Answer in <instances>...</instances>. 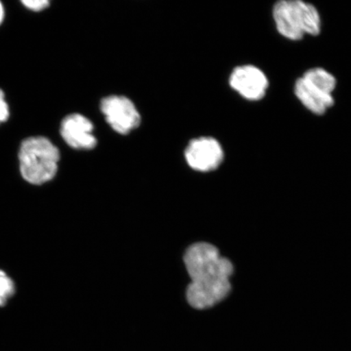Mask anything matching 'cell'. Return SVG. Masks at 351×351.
Here are the masks:
<instances>
[{
	"label": "cell",
	"instance_id": "obj_2",
	"mask_svg": "<svg viewBox=\"0 0 351 351\" xmlns=\"http://www.w3.org/2000/svg\"><path fill=\"white\" fill-rule=\"evenodd\" d=\"M19 158L22 177L26 182L38 186L55 178L60 154L51 140L35 136L21 143Z\"/></svg>",
	"mask_w": 351,
	"mask_h": 351
},
{
	"label": "cell",
	"instance_id": "obj_7",
	"mask_svg": "<svg viewBox=\"0 0 351 351\" xmlns=\"http://www.w3.org/2000/svg\"><path fill=\"white\" fill-rule=\"evenodd\" d=\"M230 85L241 97L254 102L265 98L269 82L261 69L245 64L234 69L230 77Z\"/></svg>",
	"mask_w": 351,
	"mask_h": 351
},
{
	"label": "cell",
	"instance_id": "obj_1",
	"mask_svg": "<svg viewBox=\"0 0 351 351\" xmlns=\"http://www.w3.org/2000/svg\"><path fill=\"white\" fill-rule=\"evenodd\" d=\"M184 261L191 279L186 292L191 306L207 309L229 295L234 267L219 254L216 247L206 243L193 245L187 250Z\"/></svg>",
	"mask_w": 351,
	"mask_h": 351
},
{
	"label": "cell",
	"instance_id": "obj_9",
	"mask_svg": "<svg viewBox=\"0 0 351 351\" xmlns=\"http://www.w3.org/2000/svg\"><path fill=\"white\" fill-rule=\"evenodd\" d=\"M15 292V285L5 273L0 271V306L6 304L8 298Z\"/></svg>",
	"mask_w": 351,
	"mask_h": 351
},
{
	"label": "cell",
	"instance_id": "obj_5",
	"mask_svg": "<svg viewBox=\"0 0 351 351\" xmlns=\"http://www.w3.org/2000/svg\"><path fill=\"white\" fill-rule=\"evenodd\" d=\"M100 110L111 128L126 135L141 125V115L132 101L122 95H110L101 100Z\"/></svg>",
	"mask_w": 351,
	"mask_h": 351
},
{
	"label": "cell",
	"instance_id": "obj_8",
	"mask_svg": "<svg viewBox=\"0 0 351 351\" xmlns=\"http://www.w3.org/2000/svg\"><path fill=\"white\" fill-rule=\"evenodd\" d=\"M93 132V123L79 113L66 116L60 128L64 141L76 150H92L97 146V139Z\"/></svg>",
	"mask_w": 351,
	"mask_h": 351
},
{
	"label": "cell",
	"instance_id": "obj_12",
	"mask_svg": "<svg viewBox=\"0 0 351 351\" xmlns=\"http://www.w3.org/2000/svg\"><path fill=\"white\" fill-rule=\"evenodd\" d=\"M4 19V8L1 2H0V25Z\"/></svg>",
	"mask_w": 351,
	"mask_h": 351
},
{
	"label": "cell",
	"instance_id": "obj_4",
	"mask_svg": "<svg viewBox=\"0 0 351 351\" xmlns=\"http://www.w3.org/2000/svg\"><path fill=\"white\" fill-rule=\"evenodd\" d=\"M337 80L332 73L322 68H313L298 77L293 92L300 102L309 112L322 116L333 104V91Z\"/></svg>",
	"mask_w": 351,
	"mask_h": 351
},
{
	"label": "cell",
	"instance_id": "obj_3",
	"mask_svg": "<svg viewBox=\"0 0 351 351\" xmlns=\"http://www.w3.org/2000/svg\"><path fill=\"white\" fill-rule=\"evenodd\" d=\"M273 16L276 30L289 40H301L306 34L317 36L322 32L317 8L301 0H280L274 4Z\"/></svg>",
	"mask_w": 351,
	"mask_h": 351
},
{
	"label": "cell",
	"instance_id": "obj_10",
	"mask_svg": "<svg viewBox=\"0 0 351 351\" xmlns=\"http://www.w3.org/2000/svg\"><path fill=\"white\" fill-rule=\"evenodd\" d=\"M21 3L27 10L35 12L45 10L50 5V2L48 0H23Z\"/></svg>",
	"mask_w": 351,
	"mask_h": 351
},
{
	"label": "cell",
	"instance_id": "obj_6",
	"mask_svg": "<svg viewBox=\"0 0 351 351\" xmlns=\"http://www.w3.org/2000/svg\"><path fill=\"white\" fill-rule=\"evenodd\" d=\"M185 158L189 166L199 172H210L219 168L223 160L221 145L212 137L193 139L188 144Z\"/></svg>",
	"mask_w": 351,
	"mask_h": 351
},
{
	"label": "cell",
	"instance_id": "obj_11",
	"mask_svg": "<svg viewBox=\"0 0 351 351\" xmlns=\"http://www.w3.org/2000/svg\"><path fill=\"white\" fill-rule=\"evenodd\" d=\"M10 108L5 101V95L4 92L0 89V124L5 122L10 118Z\"/></svg>",
	"mask_w": 351,
	"mask_h": 351
}]
</instances>
